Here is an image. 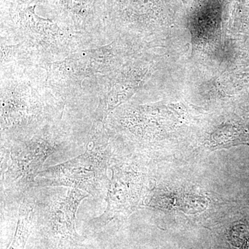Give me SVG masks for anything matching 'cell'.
Here are the masks:
<instances>
[{
	"label": "cell",
	"instance_id": "5b68a950",
	"mask_svg": "<svg viewBox=\"0 0 249 249\" xmlns=\"http://www.w3.org/2000/svg\"><path fill=\"white\" fill-rule=\"evenodd\" d=\"M87 196H88V195L85 194L76 188H73L70 191L66 199L64 201V211L66 216L67 222H68L71 231H73L74 229L77 208L80 201Z\"/></svg>",
	"mask_w": 249,
	"mask_h": 249
},
{
	"label": "cell",
	"instance_id": "7a4b0ae2",
	"mask_svg": "<svg viewBox=\"0 0 249 249\" xmlns=\"http://www.w3.org/2000/svg\"><path fill=\"white\" fill-rule=\"evenodd\" d=\"M36 6L22 7L19 12V21L24 31L29 33L30 37L47 47H57L60 41L66 38L67 31L59 27L55 23L36 16L34 12Z\"/></svg>",
	"mask_w": 249,
	"mask_h": 249
},
{
	"label": "cell",
	"instance_id": "3957f363",
	"mask_svg": "<svg viewBox=\"0 0 249 249\" xmlns=\"http://www.w3.org/2000/svg\"><path fill=\"white\" fill-rule=\"evenodd\" d=\"M128 193L124 185L116 178H113L108 187L107 207L104 213L92 222L96 225L104 227L112 219L120 217L121 214L129 213L131 210Z\"/></svg>",
	"mask_w": 249,
	"mask_h": 249
},
{
	"label": "cell",
	"instance_id": "277c9868",
	"mask_svg": "<svg viewBox=\"0 0 249 249\" xmlns=\"http://www.w3.org/2000/svg\"><path fill=\"white\" fill-rule=\"evenodd\" d=\"M32 217L33 208L27 205L24 201L19 209L17 229L15 233L14 240L9 249H24L30 234Z\"/></svg>",
	"mask_w": 249,
	"mask_h": 249
},
{
	"label": "cell",
	"instance_id": "6da1fadb",
	"mask_svg": "<svg viewBox=\"0 0 249 249\" xmlns=\"http://www.w3.org/2000/svg\"><path fill=\"white\" fill-rule=\"evenodd\" d=\"M59 17L70 29H86L103 14V0H54Z\"/></svg>",
	"mask_w": 249,
	"mask_h": 249
}]
</instances>
